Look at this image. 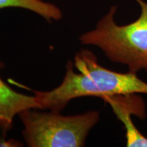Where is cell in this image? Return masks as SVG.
<instances>
[{"instance_id":"cell-1","label":"cell","mask_w":147,"mask_h":147,"mask_svg":"<svg viewBox=\"0 0 147 147\" xmlns=\"http://www.w3.org/2000/svg\"><path fill=\"white\" fill-rule=\"evenodd\" d=\"M40 110L60 112L73 99L93 96L147 94V83L136 73H119L102 67L87 49L77 53L74 63L68 61L63 81L49 91H33Z\"/></svg>"},{"instance_id":"cell-2","label":"cell","mask_w":147,"mask_h":147,"mask_svg":"<svg viewBox=\"0 0 147 147\" xmlns=\"http://www.w3.org/2000/svg\"><path fill=\"white\" fill-rule=\"evenodd\" d=\"M140 5L138 18L125 25L116 23L117 6H112L93 30L82 34L81 44L100 48L113 62L127 65L130 71H147V3Z\"/></svg>"},{"instance_id":"cell-3","label":"cell","mask_w":147,"mask_h":147,"mask_svg":"<svg viewBox=\"0 0 147 147\" xmlns=\"http://www.w3.org/2000/svg\"><path fill=\"white\" fill-rule=\"evenodd\" d=\"M35 108L18 114L23 136L30 147L84 146L90 130L100 119L98 111L63 116L59 112H38Z\"/></svg>"},{"instance_id":"cell-4","label":"cell","mask_w":147,"mask_h":147,"mask_svg":"<svg viewBox=\"0 0 147 147\" xmlns=\"http://www.w3.org/2000/svg\"><path fill=\"white\" fill-rule=\"evenodd\" d=\"M3 64L0 62V69ZM39 109L36 97L19 93L9 87L0 78V127L7 131L12 127L13 119L23 110Z\"/></svg>"},{"instance_id":"cell-5","label":"cell","mask_w":147,"mask_h":147,"mask_svg":"<svg viewBox=\"0 0 147 147\" xmlns=\"http://www.w3.org/2000/svg\"><path fill=\"white\" fill-rule=\"evenodd\" d=\"M133 95H113L102 99L110 104L117 118L123 123L126 131V146L147 147V138L137 129L131 118V114L135 113Z\"/></svg>"},{"instance_id":"cell-6","label":"cell","mask_w":147,"mask_h":147,"mask_svg":"<svg viewBox=\"0 0 147 147\" xmlns=\"http://www.w3.org/2000/svg\"><path fill=\"white\" fill-rule=\"evenodd\" d=\"M7 8H19L32 11L49 22L59 21L63 16L58 6L42 0H0V10Z\"/></svg>"},{"instance_id":"cell-7","label":"cell","mask_w":147,"mask_h":147,"mask_svg":"<svg viewBox=\"0 0 147 147\" xmlns=\"http://www.w3.org/2000/svg\"><path fill=\"white\" fill-rule=\"evenodd\" d=\"M11 144H13L14 146H17V145H15V144H18V143H16L15 141L13 142H1V140H0V146H13Z\"/></svg>"}]
</instances>
